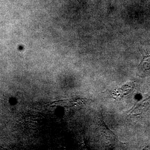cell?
Masks as SVG:
<instances>
[{"instance_id": "cell-1", "label": "cell", "mask_w": 150, "mask_h": 150, "mask_svg": "<svg viewBox=\"0 0 150 150\" xmlns=\"http://www.w3.org/2000/svg\"><path fill=\"white\" fill-rule=\"evenodd\" d=\"M143 60L139 66V69L143 73L150 72V54H143Z\"/></svg>"}]
</instances>
